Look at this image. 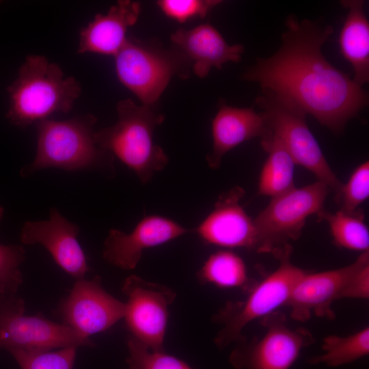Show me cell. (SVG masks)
<instances>
[{"label":"cell","instance_id":"cell-15","mask_svg":"<svg viewBox=\"0 0 369 369\" xmlns=\"http://www.w3.org/2000/svg\"><path fill=\"white\" fill-rule=\"evenodd\" d=\"M189 232L176 221L159 215L144 217L129 234L111 229L102 247V258L118 268L136 267L143 251L175 239Z\"/></svg>","mask_w":369,"mask_h":369},{"label":"cell","instance_id":"cell-2","mask_svg":"<svg viewBox=\"0 0 369 369\" xmlns=\"http://www.w3.org/2000/svg\"><path fill=\"white\" fill-rule=\"evenodd\" d=\"M7 119L25 127L47 120L57 112L68 113L81 92L80 83L65 77L59 66L42 55L25 58L16 79L8 87Z\"/></svg>","mask_w":369,"mask_h":369},{"label":"cell","instance_id":"cell-29","mask_svg":"<svg viewBox=\"0 0 369 369\" xmlns=\"http://www.w3.org/2000/svg\"><path fill=\"white\" fill-rule=\"evenodd\" d=\"M221 2L218 0H160L156 4L167 16L184 23L195 17H205Z\"/></svg>","mask_w":369,"mask_h":369},{"label":"cell","instance_id":"cell-19","mask_svg":"<svg viewBox=\"0 0 369 369\" xmlns=\"http://www.w3.org/2000/svg\"><path fill=\"white\" fill-rule=\"evenodd\" d=\"M267 132L262 113L253 107L238 108L221 102L212 122L213 150L206 156L209 167L218 168L228 152L245 141L262 138Z\"/></svg>","mask_w":369,"mask_h":369},{"label":"cell","instance_id":"cell-8","mask_svg":"<svg viewBox=\"0 0 369 369\" xmlns=\"http://www.w3.org/2000/svg\"><path fill=\"white\" fill-rule=\"evenodd\" d=\"M330 189L316 182L272 197L254 219L257 234L256 251L276 256L289 242L299 238L306 219L323 210Z\"/></svg>","mask_w":369,"mask_h":369},{"label":"cell","instance_id":"cell-23","mask_svg":"<svg viewBox=\"0 0 369 369\" xmlns=\"http://www.w3.org/2000/svg\"><path fill=\"white\" fill-rule=\"evenodd\" d=\"M329 225L334 243L340 247L362 252L369 249V230L360 210H342L331 213L323 209L316 214Z\"/></svg>","mask_w":369,"mask_h":369},{"label":"cell","instance_id":"cell-14","mask_svg":"<svg viewBox=\"0 0 369 369\" xmlns=\"http://www.w3.org/2000/svg\"><path fill=\"white\" fill-rule=\"evenodd\" d=\"M79 230L77 225L53 207L48 220L26 221L20 238L24 245L44 246L59 266L78 280L84 279L90 271L85 254L77 241Z\"/></svg>","mask_w":369,"mask_h":369},{"label":"cell","instance_id":"cell-22","mask_svg":"<svg viewBox=\"0 0 369 369\" xmlns=\"http://www.w3.org/2000/svg\"><path fill=\"white\" fill-rule=\"evenodd\" d=\"M323 353L308 359L310 364L338 367L352 363L369 353V328L347 336L329 335L322 342Z\"/></svg>","mask_w":369,"mask_h":369},{"label":"cell","instance_id":"cell-3","mask_svg":"<svg viewBox=\"0 0 369 369\" xmlns=\"http://www.w3.org/2000/svg\"><path fill=\"white\" fill-rule=\"evenodd\" d=\"M90 113L64 121L44 120L36 123L38 145L32 163L20 174L27 177L45 168L66 171L96 169L113 176V155L98 146Z\"/></svg>","mask_w":369,"mask_h":369},{"label":"cell","instance_id":"cell-16","mask_svg":"<svg viewBox=\"0 0 369 369\" xmlns=\"http://www.w3.org/2000/svg\"><path fill=\"white\" fill-rule=\"evenodd\" d=\"M243 195L244 190L235 187L219 197L213 210L195 229L205 243L256 250L257 234L254 219L239 204Z\"/></svg>","mask_w":369,"mask_h":369},{"label":"cell","instance_id":"cell-10","mask_svg":"<svg viewBox=\"0 0 369 369\" xmlns=\"http://www.w3.org/2000/svg\"><path fill=\"white\" fill-rule=\"evenodd\" d=\"M263 334L236 343L229 357L236 369H289L301 350L315 340L307 329L290 327L284 313L275 311L261 319Z\"/></svg>","mask_w":369,"mask_h":369},{"label":"cell","instance_id":"cell-7","mask_svg":"<svg viewBox=\"0 0 369 369\" xmlns=\"http://www.w3.org/2000/svg\"><path fill=\"white\" fill-rule=\"evenodd\" d=\"M255 103L262 111L268 132L277 137L290 154L295 165L314 174L338 197L343 183L336 176L310 130L306 114L285 98L266 90Z\"/></svg>","mask_w":369,"mask_h":369},{"label":"cell","instance_id":"cell-18","mask_svg":"<svg viewBox=\"0 0 369 369\" xmlns=\"http://www.w3.org/2000/svg\"><path fill=\"white\" fill-rule=\"evenodd\" d=\"M140 10L139 2L120 0L107 14H96L81 29L77 52L115 56L125 44L126 31L137 22Z\"/></svg>","mask_w":369,"mask_h":369},{"label":"cell","instance_id":"cell-12","mask_svg":"<svg viewBox=\"0 0 369 369\" xmlns=\"http://www.w3.org/2000/svg\"><path fill=\"white\" fill-rule=\"evenodd\" d=\"M125 303L108 293L95 276L76 281L59 307L64 325L84 336L105 331L125 314Z\"/></svg>","mask_w":369,"mask_h":369},{"label":"cell","instance_id":"cell-4","mask_svg":"<svg viewBox=\"0 0 369 369\" xmlns=\"http://www.w3.org/2000/svg\"><path fill=\"white\" fill-rule=\"evenodd\" d=\"M116 109L117 122L95 132V141L146 183L168 162L167 156L153 139L154 131L165 115L153 105H138L131 98L119 101Z\"/></svg>","mask_w":369,"mask_h":369},{"label":"cell","instance_id":"cell-27","mask_svg":"<svg viewBox=\"0 0 369 369\" xmlns=\"http://www.w3.org/2000/svg\"><path fill=\"white\" fill-rule=\"evenodd\" d=\"M25 258L22 245L0 244V295L16 294L23 280L19 266Z\"/></svg>","mask_w":369,"mask_h":369},{"label":"cell","instance_id":"cell-24","mask_svg":"<svg viewBox=\"0 0 369 369\" xmlns=\"http://www.w3.org/2000/svg\"><path fill=\"white\" fill-rule=\"evenodd\" d=\"M197 276L202 282L221 288H246L249 285L243 260L230 251H219L210 255Z\"/></svg>","mask_w":369,"mask_h":369},{"label":"cell","instance_id":"cell-6","mask_svg":"<svg viewBox=\"0 0 369 369\" xmlns=\"http://www.w3.org/2000/svg\"><path fill=\"white\" fill-rule=\"evenodd\" d=\"M292 251L289 245L275 256L279 260L278 267L254 285L245 300L228 302L214 316L213 320L221 325L215 338L219 348L243 340L246 325L286 305L295 286L307 272L291 262Z\"/></svg>","mask_w":369,"mask_h":369},{"label":"cell","instance_id":"cell-30","mask_svg":"<svg viewBox=\"0 0 369 369\" xmlns=\"http://www.w3.org/2000/svg\"><path fill=\"white\" fill-rule=\"evenodd\" d=\"M369 297V262L359 268L349 278L341 290L338 300Z\"/></svg>","mask_w":369,"mask_h":369},{"label":"cell","instance_id":"cell-28","mask_svg":"<svg viewBox=\"0 0 369 369\" xmlns=\"http://www.w3.org/2000/svg\"><path fill=\"white\" fill-rule=\"evenodd\" d=\"M368 196L369 163L366 161L354 170L336 200L340 204V210L351 213L357 210Z\"/></svg>","mask_w":369,"mask_h":369},{"label":"cell","instance_id":"cell-5","mask_svg":"<svg viewBox=\"0 0 369 369\" xmlns=\"http://www.w3.org/2000/svg\"><path fill=\"white\" fill-rule=\"evenodd\" d=\"M114 57L120 81L145 105L158 100L172 77L186 79L192 70L179 48L166 49L156 41L128 38Z\"/></svg>","mask_w":369,"mask_h":369},{"label":"cell","instance_id":"cell-31","mask_svg":"<svg viewBox=\"0 0 369 369\" xmlns=\"http://www.w3.org/2000/svg\"><path fill=\"white\" fill-rule=\"evenodd\" d=\"M3 213H4L3 208L0 206V221L3 217Z\"/></svg>","mask_w":369,"mask_h":369},{"label":"cell","instance_id":"cell-13","mask_svg":"<svg viewBox=\"0 0 369 369\" xmlns=\"http://www.w3.org/2000/svg\"><path fill=\"white\" fill-rule=\"evenodd\" d=\"M369 262V251L362 252L351 264L340 269L310 273L307 271L295 286L286 305L290 309L291 318L305 322L312 314L333 318L331 308L345 284L361 266Z\"/></svg>","mask_w":369,"mask_h":369},{"label":"cell","instance_id":"cell-25","mask_svg":"<svg viewBox=\"0 0 369 369\" xmlns=\"http://www.w3.org/2000/svg\"><path fill=\"white\" fill-rule=\"evenodd\" d=\"M77 347L60 348L55 351H28L11 349L8 351L21 369H72Z\"/></svg>","mask_w":369,"mask_h":369},{"label":"cell","instance_id":"cell-20","mask_svg":"<svg viewBox=\"0 0 369 369\" xmlns=\"http://www.w3.org/2000/svg\"><path fill=\"white\" fill-rule=\"evenodd\" d=\"M348 11L339 36L340 50L354 70L353 81L362 87L369 81V23L365 1H340Z\"/></svg>","mask_w":369,"mask_h":369},{"label":"cell","instance_id":"cell-17","mask_svg":"<svg viewBox=\"0 0 369 369\" xmlns=\"http://www.w3.org/2000/svg\"><path fill=\"white\" fill-rule=\"evenodd\" d=\"M171 40L187 55L200 78L206 77L213 67L221 69L228 62H240L244 52L243 45H229L208 23L191 29L180 28L171 35Z\"/></svg>","mask_w":369,"mask_h":369},{"label":"cell","instance_id":"cell-9","mask_svg":"<svg viewBox=\"0 0 369 369\" xmlns=\"http://www.w3.org/2000/svg\"><path fill=\"white\" fill-rule=\"evenodd\" d=\"M23 299L0 295V348L49 351L66 347L94 346L90 338L64 324L25 314Z\"/></svg>","mask_w":369,"mask_h":369},{"label":"cell","instance_id":"cell-21","mask_svg":"<svg viewBox=\"0 0 369 369\" xmlns=\"http://www.w3.org/2000/svg\"><path fill=\"white\" fill-rule=\"evenodd\" d=\"M261 139L268 156L260 172L258 194L272 198L295 187V163L277 137L267 132Z\"/></svg>","mask_w":369,"mask_h":369},{"label":"cell","instance_id":"cell-26","mask_svg":"<svg viewBox=\"0 0 369 369\" xmlns=\"http://www.w3.org/2000/svg\"><path fill=\"white\" fill-rule=\"evenodd\" d=\"M128 369H193L182 360L166 354L154 351L133 336L127 340Z\"/></svg>","mask_w":369,"mask_h":369},{"label":"cell","instance_id":"cell-11","mask_svg":"<svg viewBox=\"0 0 369 369\" xmlns=\"http://www.w3.org/2000/svg\"><path fill=\"white\" fill-rule=\"evenodd\" d=\"M122 292L127 297L124 318L132 336L152 351H164L168 307L175 292L135 275L124 280Z\"/></svg>","mask_w":369,"mask_h":369},{"label":"cell","instance_id":"cell-1","mask_svg":"<svg viewBox=\"0 0 369 369\" xmlns=\"http://www.w3.org/2000/svg\"><path fill=\"white\" fill-rule=\"evenodd\" d=\"M282 45L269 57H258L242 79L258 83L310 114L334 134L368 105V92L323 55L333 27L323 18L300 20L288 16Z\"/></svg>","mask_w":369,"mask_h":369}]
</instances>
